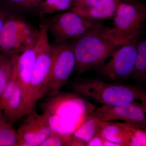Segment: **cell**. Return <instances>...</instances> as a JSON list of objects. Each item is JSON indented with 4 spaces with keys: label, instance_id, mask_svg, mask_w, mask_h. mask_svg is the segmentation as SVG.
I'll return each instance as SVG.
<instances>
[{
    "label": "cell",
    "instance_id": "9a60e30c",
    "mask_svg": "<svg viewBox=\"0 0 146 146\" xmlns=\"http://www.w3.org/2000/svg\"><path fill=\"white\" fill-rule=\"evenodd\" d=\"M3 111L6 119L12 125L23 117L22 94L17 82L13 94L6 104Z\"/></svg>",
    "mask_w": 146,
    "mask_h": 146
},
{
    "label": "cell",
    "instance_id": "52a82bcc",
    "mask_svg": "<svg viewBox=\"0 0 146 146\" xmlns=\"http://www.w3.org/2000/svg\"><path fill=\"white\" fill-rule=\"evenodd\" d=\"M98 20L89 19L70 11L56 15L46 25L57 42L75 39L102 25Z\"/></svg>",
    "mask_w": 146,
    "mask_h": 146
},
{
    "label": "cell",
    "instance_id": "cb8c5ba5",
    "mask_svg": "<svg viewBox=\"0 0 146 146\" xmlns=\"http://www.w3.org/2000/svg\"><path fill=\"white\" fill-rule=\"evenodd\" d=\"M13 4L25 9L40 8L44 0H8Z\"/></svg>",
    "mask_w": 146,
    "mask_h": 146
},
{
    "label": "cell",
    "instance_id": "484cf974",
    "mask_svg": "<svg viewBox=\"0 0 146 146\" xmlns=\"http://www.w3.org/2000/svg\"><path fill=\"white\" fill-rule=\"evenodd\" d=\"M104 139L100 132L97 133L86 144V146H104Z\"/></svg>",
    "mask_w": 146,
    "mask_h": 146
},
{
    "label": "cell",
    "instance_id": "ffe728a7",
    "mask_svg": "<svg viewBox=\"0 0 146 146\" xmlns=\"http://www.w3.org/2000/svg\"><path fill=\"white\" fill-rule=\"evenodd\" d=\"M46 116L51 130L62 136H71L76 129L75 124L68 120L56 116Z\"/></svg>",
    "mask_w": 146,
    "mask_h": 146
},
{
    "label": "cell",
    "instance_id": "6da1fadb",
    "mask_svg": "<svg viewBox=\"0 0 146 146\" xmlns=\"http://www.w3.org/2000/svg\"><path fill=\"white\" fill-rule=\"evenodd\" d=\"M72 87L78 95L102 105H122L139 101L146 106V91L140 86L89 78L80 79Z\"/></svg>",
    "mask_w": 146,
    "mask_h": 146
},
{
    "label": "cell",
    "instance_id": "e0dca14e",
    "mask_svg": "<svg viewBox=\"0 0 146 146\" xmlns=\"http://www.w3.org/2000/svg\"><path fill=\"white\" fill-rule=\"evenodd\" d=\"M115 123L126 131L130 138V146H146V131L145 128L126 122Z\"/></svg>",
    "mask_w": 146,
    "mask_h": 146
},
{
    "label": "cell",
    "instance_id": "5bb4252c",
    "mask_svg": "<svg viewBox=\"0 0 146 146\" xmlns=\"http://www.w3.org/2000/svg\"><path fill=\"white\" fill-rule=\"evenodd\" d=\"M100 133L107 141L119 144L121 146H130V138L126 131L115 122L103 121Z\"/></svg>",
    "mask_w": 146,
    "mask_h": 146
},
{
    "label": "cell",
    "instance_id": "9c48e42d",
    "mask_svg": "<svg viewBox=\"0 0 146 146\" xmlns=\"http://www.w3.org/2000/svg\"><path fill=\"white\" fill-rule=\"evenodd\" d=\"M138 38L120 46L113 52L112 59L100 69L101 74L112 80L127 78L132 75L137 55Z\"/></svg>",
    "mask_w": 146,
    "mask_h": 146
},
{
    "label": "cell",
    "instance_id": "7a4b0ae2",
    "mask_svg": "<svg viewBox=\"0 0 146 146\" xmlns=\"http://www.w3.org/2000/svg\"><path fill=\"white\" fill-rule=\"evenodd\" d=\"M74 39L72 44L76 58L75 70L80 74L102 64L120 46L102 24Z\"/></svg>",
    "mask_w": 146,
    "mask_h": 146
},
{
    "label": "cell",
    "instance_id": "4316f807",
    "mask_svg": "<svg viewBox=\"0 0 146 146\" xmlns=\"http://www.w3.org/2000/svg\"><path fill=\"white\" fill-rule=\"evenodd\" d=\"M8 14L7 12L0 9V32L4 25L6 20L8 18Z\"/></svg>",
    "mask_w": 146,
    "mask_h": 146
},
{
    "label": "cell",
    "instance_id": "3957f363",
    "mask_svg": "<svg viewBox=\"0 0 146 146\" xmlns=\"http://www.w3.org/2000/svg\"><path fill=\"white\" fill-rule=\"evenodd\" d=\"M146 18V6L136 0H119L113 28L108 32L119 45L138 38Z\"/></svg>",
    "mask_w": 146,
    "mask_h": 146
},
{
    "label": "cell",
    "instance_id": "30bf717a",
    "mask_svg": "<svg viewBox=\"0 0 146 146\" xmlns=\"http://www.w3.org/2000/svg\"><path fill=\"white\" fill-rule=\"evenodd\" d=\"M36 42L21 54L11 55L17 83L22 94L24 116L33 111L31 100V84L36 56Z\"/></svg>",
    "mask_w": 146,
    "mask_h": 146
},
{
    "label": "cell",
    "instance_id": "8992f818",
    "mask_svg": "<svg viewBox=\"0 0 146 146\" xmlns=\"http://www.w3.org/2000/svg\"><path fill=\"white\" fill-rule=\"evenodd\" d=\"M52 46V61L48 80L47 94L55 95L68 82L75 69L76 58L72 44L57 42Z\"/></svg>",
    "mask_w": 146,
    "mask_h": 146
},
{
    "label": "cell",
    "instance_id": "d4e9b609",
    "mask_svg": "<svg viewBox=\"0 0 146 146\" xmlns=\"http://www.w3.org/2000/svg\"><path fill=\"white\" fill-rule=\"evenodd\" d=\"M73 7L72 9L89 8L98 5L100 0H73Z\"/></svg>",
    "mask_w": 146,
    "mask_h": 146
},
{
    "label": "cell",
    "instance_id": "f1b7e54d",
    "mask_svg": "<svg viewBox=\"0 0 146 146\" xmlns=\"http://www.w3.org/2000/svg\"><path fill=\"white\" fill-rule=\"evenodd\" d=\"M0 53V68L2 64L3 61L5 54V53Z\"/></svg>",
    "mask_w": 146,
    "mask_h": 146
},
{
    "label": "cell",
    "instance_id": "5b68a950",
    "mask_svg": "<svg viewBox=\"0 0 146 146\" xmlns=\"http://www.w3.org/2000/svg\"><path fill=\"white\" fill-rule=\"evenodd\" d=\"M39 35L25 22L8 18L0 32V52L12 55L23 52L33 46Z\"/></svg>",
    "mask_w": 146,
    "mask_h": 146
},
{
    "label": "cell",
    "instance_id": "d6986e66",
    "mask_svg": "<svg viewBox=\"0 0 146 146\" xmlns=\"http://www.w3.org/2000/svg\"><path fill=\"white\" fill-rule=\"evenodd\" d=\"M17 133L4 116L0 119V146H17Z\"/></svg>",
    "mask_w": 146,
    "mask_h": 146
},
{
    "label": "cell",
    "instance_id": "4dcf8cb0",
    "mask_svg": "<svg viewBox=\"0 0 146 146\" xmlns=\"http://www.w3.org/2000/svg\"><path fill=\"white\" fill-rule=\"evenodd\" d=\"M113 1H117V0H113Z\"/></svg>",
    "mask_w": 146,
    "mask_h": 146
},
{
    "label": "cell",
    "instance_id": "7c38bea8",
    "mask_svg": "<svg viewBox=\"0 0 146 146\" xmlns=\"http://www.w3.org/2000/svg\"><path fill=\"white\" fill-rule=\"evenodd\" d=\"M146 106L139 103L119 106L105 105L97 108L93 115L104 121L122 120L145 128Z\"/></svg>",
    "mask_w": 146,
    "mask_h": 146
},
{
    "label": "cell",
    "instance_id": "603a6c76",
    "mask_svg": "<svg viewBox=\"0 0 146 146\" xmlns=\"http://www.w3.org/2000/svg\"><path fill=\"white\" fill-rule=\"evenodd\" d=\"M71 136H62L52 130L49 136L40 146H66Z\"/></svg>",
    "mask_w": 146,
    "mask_h": 146
},
{
    "label": "cell",
    "instance_id": "44dd1931",
    "mask_svg": "<svg viewBox=\"0 0 146 146\" xmlns=\"http://www.w3.org/2000/svg\"><path fill=\"white\" fill-rule=\"evenodd\" d=\"M73 7V0H44L40 8L41 14L70 10Z\"/></svg>",
    "mask_w": 146,
    "mask_h": 146
},
{
    "label": "cell",
    "instance_id": "7402d4cb",
    "mask_svg": "<svg viewBox=\"0 0 146 146\" xmlns=\"http://www.w3.org/2000/svg\"><path fill=\"white\" fill-rule=\"evenodd\" d=\"M13 72V65L11 55L5 53L0 68V96L11 80Z\"/></svg>",
    "mask_w": 146,
    "mask_h": 146
},
{
    "label": "cell",
    "instance_id": "f546056e",
    "mask_svg": "<svg viewBox=\"0 0 146 146\" xmlns=\"http://www.w3.org/2000/svg\"><path fill=\"white\" fill-rule=\"evenodd\" d=\"M3 115V113L2 110L0 108V119H1Z\"/></svg>",
    "mask_w": 146,
    "mask_h": 146
},
{
    "label": "cell",
    "instance_id": "277c9868",
    "mask_svg": "<svg viewBox=\"0 0 146 146\" xmlns=\"http://www.w3.org/2000/svg\"><path fill=\"white\" fill-rule=\"evenodd\" d=\"M48 32L46 25H40L36 42L37 52L31 84V100L33 110H35L37 102L47 94L52 51Z\"/></svg>",
    "mask_w": 146,
    "mask_h": 146
},
{
    "label": "cell",
    "instance_id": "8fae6325",
    "mask_svg": "<svg viewBox=\"0 0 146 146\" xmlns=\"http://www.w3.org/2000/svg\"><path fill=\"white\" fill-rule=\"evenodd\" d=\"M27 117L16 131L17 146H40L50 134L52 130L46 115L35 110Z\"/></svg>",
    "mask_w": 146,
    "mask_h": 146
},
{
    "label": "cell",
    "instance_id": "4fadbf2b",
    "mask_svg": "<svg viewBox=\"0 0 146 146\" xmlns=\"http://www.w3.org/2000/svg\"><path fill=\"white\" fill-rule=\"evenodd\" d=\"M118 1L100 0L98 5L89 8L72 9L70 11L93 20L100 21L102 19L114 18L117 7Z\"/></svg>",
    "mask_w": 146,
    "mask_h": 146
},
{
    "label": "cell",
    "instance_id": "ba28073f",
    "mask_svg": "<svg viewBox=\"0 0 146 146\" xmlns=\"http://www.w3.org/2000/svg\"><path fill=\"white\" fill-rule=\"evenodd\" d=\"M50 96L42 105L45 115L63 118L75 124L80 116L88 115L94 111L93 105L76 95L58 92Z\"/></svg>",
    "mask_w": 146,
    "mask_h": 146
},
{
    "label": "cell",
    "instance_id": "2e32d148",
    "mask_svg": "<svg viewBox=\"0 0 146 146\" xmlns=\"http://www.w3.org/2000/svg\"><path fill=\"white\" fill-rule=\"evenodd\" d=\"M103 121L94 115L87 116L81 125L75 131L73 137L83 141L86 144L99 133Z\"/></svg>",
    "mask_w": 146,
    "mask_h": 146
},
{
    "label": "cell",
    "instance_id": "83f0119b",
    "mask_svg": "<svg viewBox=\"0 0 146 146\" xmlns=\"http://www.w3.org/2000/svg\"><path fill=\"white\" fill-rule=\"evenodd\" d=\"M104 146H121L119 144L116 143H113V142H111L107 141L104 139Z\"/></svg>",
    "mask_w": 146,
    "mask_h": 146
},
{
    "label": "cell",
    "instance_id": "ac0fdd59",
    "mask_svg": "<svg viewBox=\"0 0 146 146\" xmlns=\"http://www.w3.org/2000/svg\"><path fill=\"white\" fill-rule=\"evenodd\" d=\"M135 80L144 82L146 80V41L138 44L137 55L132 75Z\"/></svg>",
    "mask_w": 146,
    "mask_h": 146
}]
</instances>
